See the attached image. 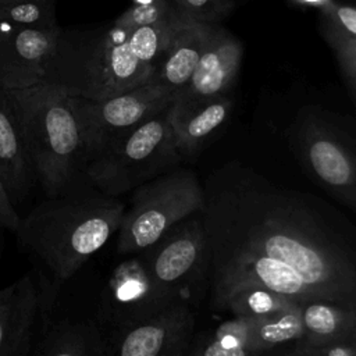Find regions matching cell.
Masks as SVG:
<instances>
[{"label": "cell", "instance_id": "1", "mask_svg": "<svg viewBox=\"0 0 356 356\" xmlns=\"http://www.w3.org/2000/svg\"><path fill=\"white\" fill-rule=\"evenodd\" d=\"M202 186L211 309L246 285L356 306V222L338 207L236 161Z\"/></svg>", "mask_w": 356, "mask_h": 356}, {"label": "cell", "instance_id": "2", "mask_svg": "<svg viewBox=\"0 0 356 356\" xmlns=\"http://www.w3.org/2000/svg\"><path fill=\"white\" fill-rule=\"evenodd\" d=\"M125 209L117 196L79 184L46 196L15 232L56 280L67 281L118 231Z\"/></svg>", "mask_w": 356, "mask_h": 356}, {"label": "cell", "instance_id": "3", "mask_svg": "<svg viewBox=\"0 0 356 356\" xmlns=\"http://www.w3.org/2000/svg\"><path fill=\"white\" fill-rule=\"evenodd\" d=\"M6 90L44 195L56 196L82 184L85 152L72 96L49 82Z\"/></svg>", "mask_w": 356, "mask_h": 356}, {"label": "cell", "instance_id": "4", "mask_svg": "<svg viewBox=\"0 0 356 356\" xmlns=\"http://www.w3.org/2000/svg\"><path fill=\"white\" fill-rule=\"evenodd\" d=\"M154 71L132 49L128 31L113 24L90 43H70L61 33L43 82L70 96L103 100L149 82Z\"/></svg>", "mask_w": 356, "mask_h": 356}, {"label": "cell", "instance_id": "5", "mask_svg": "<svg viewBox=\"0 0 356 356\" xmlns=\"http://www.w3.org/2000/svg\"><path fill=\"white\" fill-rule=\"evenodd\" d=\"M168 107L89 159L85 179L100 192L118 197L177 168L182 157L175 147Z\"/></svg>", "mask_w": 356, "mask_h": 356}, {"label": "cell", "instance_id": "6", "mask_svg": "<svg viewBox=\"0 0 356 356\" xmlns=\"http://www.w3.org/2000/svg\"><path fill=\"white\" fill-rule=\"evenodd\" d=\"M203 207V186L192 168L177 167L139 185L117 231V252L134 254L149 248Z\"/></svg>", "mask_w": 356, "mask_h": 356}, {"label": "cell", "instance_id": "7", "mask_svg": "<svg viewBox=\"0 0 356 356\" xmlns=\"http://www.w3.org/2000/svg\"><path fill=\"white\" fill-rule=\"evenodd\" d=\"M171 102L172 96L153 79L103 100L72 96L85 164L117 139L167 108Z\"/></svg>", "mask_w": 356, "mask_h": 356}, {"label": "cell", "instance_id": "8", "mask_svg": "<svg viewBox=\"0 0 356 356\" xmlns=\"http://www.w3.org/2000/svg\"><path fill=\"white\" fill-rule=\"evenodd\" d=\"M138 253L145 273L159 291L171 298L188 299V288L209 277L210 253L202 213L179 221Z\"/></svg>", "mask_w": 356, "mask_h": 356}, {"label": "cell", "instance_id": "9", "mask_svg": "<svg viewBox=\"0 0 356 356\" xmlns=\"http://www.w3.org/2000/svg\"><path fill=\"white\" fill-rule=\"evenodd\" d=\"M298 140L307 168L356 213V143L350 136L312 113L300 122Z\"/></svg>", "mask_w": 356, "mask_h": 356}, {"label": "cell", "instance_id": "10", "mask_svg": "<svg viewBox=\"0 0 356 356\" xmlns=\"http://www.w3.org/2000/svg\"><path fill=\"white\" fill-rule=\"evenodd\" d=\"M196 312L188 299H178L138 323L117 327L107 337L106 355L184 356L195 337Z\"/></svg>", "mask_w": 356, "mask_h": 356}, {"label": "cell", "instance_id": "11", "mask_svg": "<svg viewBox=\"0 0 356 356\" xmlns=\"http://www.w3.org/2000/svg\"><path fill=\"white\" fill-rule=\"evenodd\" d=\"M60 36L58 26H0V88L22 89L43 82Z\"/></svg>", "mask_w": 356, "mask_h": 356}, {"label": "cell", "instance_id": "12", "mask_svg": "<svg viewBox=\"0 0 356 356\" xmlns=\"http://www.w3.org/2000/svg\"><path fill=\"white\" fill-rule=\"evenodd\" d=\"M242 53V43L238 38L220 24L213 25L188 86L171 103L186 106L231 95L241 68Z\"/></svg>", "mask_w": 356, "mask_h": 356}, {"label": "cell", "instance_id": "13", "mask_svg": "<svg viewBox=\"0 0 356 356\" xmlns=\"http://www.w3.org/2000/svg\"><path fill=\"white\" fill-rule=\"evenodd\" d=\"M175 300L178 299L163 293L152 284L136 257L121 264L110 280L104 317L115 328L124 327L147 318Z\"/></svg>", "mask_w": 356, "mask_h": 356}, {"label": "cell", "instance_id": "14", "mask_svg": "<svg viewBox=\"0 0 356 356\" xmlns=\"http://www.w3.org/2000/svg\"><path fill=\"white\" fill-rule=\"evenodd\" d=\"M39 307L40 295L29 274L0 289V356H24L32 352Z\"/></svg>", "mask_w": 356, "mask_h": 356}, {"label": "cell", "instance_id": "15", "mask_svg": "<svg viewBox=\"0 0 356 356\" xmlns=\"http://www.w3.org/2000/svg\"><path fill=\"white\" fill-rule=\"evenodd\" d=\"M0 179L15 209L25 200L36 179L21 125L3 88H0Z\"/></svg>", "mask_w": 356, "mask_h": 356}, {"label": "cell", "instance_id": "16", "mask_svg": "<svg viewBox=\"0 0 356 356\" xmlns=\"http://www.w3.org/2000/svg\"><path fill=\"white\" fill-rule=\"evenodd\" d=\"M234 106L231 95L168 107V118L179 156L192 157L228 120Z\"/></svg>", "mask_w": 356, "mask_h": 356}, {"label": "cell", "instance_id": "17", "mask_svg": "<svg viewBox=\"0 0 356 356\" xmlns=\"http://www.w3.org/2000/svg\"><path fill=\"white\" fill-rule=\"evenodd\" d=\"M213 25L185 22L163 54L152 79L165 89L172 96V100L188 86L207 44Z\"/></svg>", "mask_w": 356, "mask_h": 356}, {"label": "cell", "instance_id": "18", "mask_svg": "<svg viewBox=\"0 0 356 356\" xmlns=\"http://www.w3.org/2000/svg\"><path fill=\"white\" fill-rule=\"evenodd\" d=\"M107 337L93 321L61 320L53 323L31 352L42 356H102Z\"/></svg>", "mask_w": 356, "mask_h": 356}, {"label": "cell", "instance_id": "19", "mask_svg": "<svg viewBox=\"0 0 356 356\" xmlns=\"http://www.w3.org/2000/svg\"><path fill=\"white\" fill-rule=\"evenodd\" d=\"M305 343L348 339L353 341L356 331V306L342 305L327 299L299 300Z\"/></svg>", "mask_w": 356, "mask_h": 356}, {"label": "cell", "instance_id": "20", "mask_svg": "<svg viewBox=\"0 0 356 356\" xmlns=\"http://www.w3.org/2000/svg\"><path fill=\"white\" fill-rule=\"evenodd\" d=\"M305 328L298 302L277 313L250 317V342L254 355L273 352L281 345H293L303 339Z\"/></svg>", "mask_w": 356, "mask_h": 356}, {"label": "cell", "instance_id": "21", "mask_svg": "<svg viewBox=\"0 0 356 356\" xmlns=\"http://www.w3.org/2000/svg\"><path fill=\"white\" fill-rule=\"evenodd\" d=\"M188 355L196 356H253L250 317L232 316L209 334L193 337Z\"/></svg>", "mask_w": 356, "mask_h": 356}, {"label": "cell", "instance_id": "22", "mask_svg": "<svg viewBox=\"0 0 356 356\" xmlns=\"http://www.w3.org/2000/svg\"><path fill=\"white\" fill-rule=\"evenodd\" d=\"M295 302L268 288L246 285L229 292L213 310L232 316L263 317L286 309Z\"/></svg>", "mask_w": 356, "mask_h": 356}, {"label": "cell", "instance_id": "23", "mask_svg": "<svg viewBox=\"0 0 356 356\" xmlns=\"http://www.w3.org/2000/svg\"><path fill=\"white\" fill-rule=\"evenodd\" d=\"M0 26L51 28L57 26L53 0H13L0 4Z\"/></svg>", "mask_w": 356, "mask_h": 356}, {"label": "cell", "instance_id": "24", "mask_svg": "<svg viewBox=\"0 0 356 356\" xmlns=\"http://www.w3.org/2000/svg\"><path fill=\"white\" fill-rule=\"evenodd\" d=\"M170 3L182 21L213 25L231 14L236 0H170Z\"/></svg>", "mask_w": 356, "mask_h": 356}, {"label": "cell", "instance_id": "25", "mask_svg": "<svg viewBox=\"0 0 356 356\" xmlns=\"http://www.w3.org/2000/svg\"><path fill=\"white\" fill-rule=\"evenodd\" d=\"M172 17H177V14L170 0H134L132 6L114 21V25L129 31Z\"/></svg>", "mask_w": 356, "mask_h": 356}, {"label": "cell", "instance_id": "26", "mask_svg": "<svg viewBox=\"0 0 356 356\" xmlns=\"http://www.w3.org/2000/svg\"><path fill=\"white\" fill-rule=\"evenodd\" d=\"M323 31L356 104V39L342 36L327 28H323Z\"/></svg>", "mask_w": 356, "mask_h": 356}, {"label": "cell", "instance_id": "27", "mask_svg": "<svg viewBox=\"0 0 356 356\" xmlns=\"http://www.w3.org/2000/svg\"><path fill=\"white\" fill-rule=\"evenodd\" d=\"M323 28L356 39V6L332 1L321 11Z\"/></svg>", "mask_w": 356, "mask_h": 356}, {"label": "cell", "instance_id": "28", "mask_svg": "<svg viewBox=\"0 0 356 356\" xmlns=\"http://www.w3.org/2000/svg\"><path fill=\"white\" fill-rule=\"evenodd\" d=\"M285 353L299 356H356V348L353 341L348 339L324 341L318 343H305L298 341Z\"/></svg>", "mask_w": 356, "mask_h": 356}, {"label": "cell", "instance_id": "29", "mask_svg": "<svg viewBox=\"0 0 356 356\" xmlns=\"http://www.w3.org/2000/svg\"><path fill=\"white\" fill-rule=\"evenodd\" d=\"M19 216L17 213V209L11 203L3 182L0 179V227H4L11 231H17L19 225Z\"/></svg>", "mask_w": 356, "mask_h": 356}, {"label": "cell", "instance_id": "30", "mask_svg": "<svg viewBox=\"0 0 356 356\" xmlns=\"http://www.w3.org/2000/svg\"><path fill=\"white\" fill-rule=\"evenodd\" d=\"M298 3H303L306 6H313V7H318V10L321 11L323 8H325L327 6H330L334 0H295Z\"/></svg>", "mask_w": 356, "mask_h": 356}, {"label": "cell", "instance_id": "31", "mask_svg": "<svg viewBox=\"0 0 356 356\" xmlns=\"http://www.w3.org/2000/svg\"><path fill=\"white\" fill-rule=\"evenodd\" d=\"M353 343H355V348H356V331H355V335H353Z\"/></svg>", "mask_w": 356, "mask_h": 356}, {"label": "cell", "instance_id": "32", "mask_svg": "<svg viewBox=\"0 0 356 356\" xmlns=\"http://www.w3.org/2000/svg\"><path fill=\"white\" fill-rule=\"evenodd\" d=\"M7 1H13V0H0V4H3V3H7Z\"/></svg>", "mask_w": 356, "mask_h": 356}, {"label": "cell", "instance_id": "33", "mask_svg": "<svg viewBox=\"0 0 356 356\" xmlns=\"http://www.w3.org/2000/svg\"><path fill=\"white\" fill-rule=\"evenodd\" d=\"M236 1H238V0H236Z\"/></svg>", "mask_w": 356, "mask_h": 356}]
</instances>
